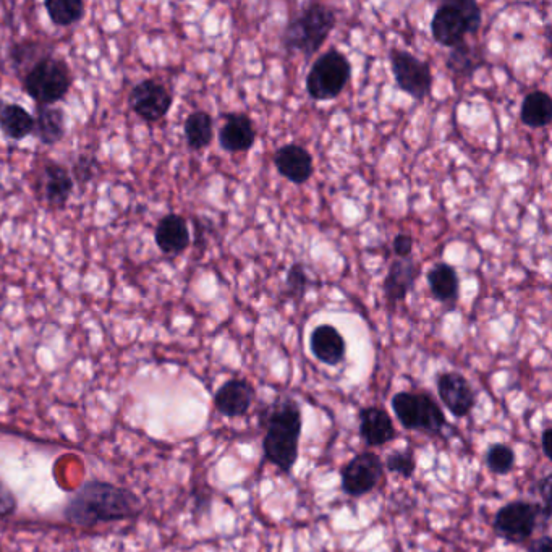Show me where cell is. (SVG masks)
Here are the masks:
<instances>
[{"label":"cell","instance_id":"d590c367","mask_svg":"<svg viewBox=\"0 0 552 552\" xmlns=\"http://www.w3.org/2000/svg\"><path fill=\"white\" fill-rule=\"evenodd\" d=\"M530 552H552V538L549 535L541 536L530 544Z\"/></svg>","mask_w":552,"mask_h":552},{"label":"cell","instance_id":"e575fe53","mask_svg":"<svg viewBox=\"0 0 552 552\" xmlns=\"http://www.w3.org/2000/svg\"><path fill=\"white\" fill-rule=\"evenodd\" d=\"M392 247H394V253L397 255V258H410L413 251L412 235H397V237L394 238V242H392Z\"/></svg>","mask_w":552,"mask_h":552},{"label":"cell","instance_id":"4316f807","mask_svg":"<svg viewBox=\"0 0 552 552\" xmlns=\"http://www.w3.org/2000/svg\"><path fill=\"white\" fill-rule=\"evenodd\" d=\"M47 15L57 26H72L85 17V2L81 0H47L44 2Z\"/></svg>","mask_w":552,"mask_h":552},{"label":"cell","instance_id":"5bb4252c","mask_svg":"<svg viewBox=\"0 0 552 552\" xmlns=\"http://www.w3.org/2000/svg\"><path fill=\"white\" fill-rule=\"evenodd\" d=\"M39 195L49 208L62 209L72 196V174L57 162H47L39 175Z\"/></svg>","mask_w":552,"mask_h":552},{"label":"cell","instance_id":"7a4b0ae2","mask_svg":"<svg viewBox=\"0 0 552 552\" xmlns=\"http://www.w3.org/2000/svg\"><path fill=\"white\" fill-rule=\"evenodd\" d=\"M303 417L297 400L285 399L271 408L263 438L264 459L282 473L292 472L300 452Z\"/></svg>","mask_w":552,"mask_h":552},{"label":"cell","instance_id":"cb8c5ba5","mask_svg":"<svg viewBox=\"0 0 552 552\" xmlns=\"http://www.w3.org/2000/svg\"><path fill=\"white\" fill-rule=\"evenodd\" d=\"M520 119L530 128L548 127L552 120L551 96L544 91H531L523 99Z\"/></svg>","mask_w":552,"mask_h":552},{"label":"cell","instance_id":"d4e9b609","mask_svg":"<svg viewBox=\"0 0 552 552\" xmlns=\"http://www.w3.org/2000/svg\"><path fill=\"white\" fill-rule=\"evenodd\" d=\"M183 132H185L188 146L193 151L208 148L214 138L213 117L204 111L192 112L185 120Z\"/></svg>","mask_w":552,"mask_h":552},{"label":"cell","instance_id":"44dd1931","mask_svg":"<svg viewBox=\"0 0 552 552\" xmlns=\"http://www.w3.org/2000/svg\"><path fill=\"white\" fill-rule=\"evenodd\" d=\"M65 112L56 106H36L34 135L43 145L54 146L64 140Z\"/></svg>","mask_w":552,"mask_h":552},{"label":"cell","instance_id":"2e32d148","mask_svg":"<svg viewBox=\"0 0 552 552\" xmlns=\"http://www.w3.org/2000/svg\"><path fill=\"white\" fill-rule=\"evenodd\" d=\"M274 164L277 172L295 185L308 182L315 172L310 151L295 143L277 149L274 154Z\"/></svg>","mask_w":552,"mask_h":552},{"label":"cell","instance_id":"ffe728a7","mask_svg":"<svg viewBox=\"0 0 552 552\" xmlns=\"http://www.w3.org/2000/svg\"><path fill=\"white\" fill-rule=\"evenodd\" d=\"M418 268L412 258H399L391 264L384 281V295L387 302L400 303L407 298L408 292L413 289L417 281Z\"/></svg>","mask_w":552,"mask_h":552},{"label":"cell","instance_id":"4dcf8cb0","mask_svg":"<svg viewBox=\"0 0 552 552\" xmlns=\"http://www.w3.org/2000/svg\"><path fill=\"white\" fill-rule=\"evenodd\" d=\"M96 172H99V162L94 156H80L73 166V182L90 183Z\"/></svg>","mask_w":552,"mask_h":552},{"label":"cell","instance_id":"8992f818","mask_svg":"<svg viewBox=\"0 0 552 552\" xmlns=\"http://www.w3.org/2000/svg\"><path fill=\"white\" fill-rule=\"evenodd\" d=\"M25 91L38 106H52L67 96L73 85V75L64 60L47 56L22 78Z\"/></svg>","mask_w":552,"mask_h":552},{"label":"cell","instance_id":"277c9868","mask_svg":"<svg viewBox=\"0 0 552 552\" xmlns=\"http://www.w3.org/2000/svg\"><path fill=\"white\" fill-rule=\"evenodd\" d=\"M483 23V13L475 0H449L439 5L431 20V34L444 47L465 43L468 34H476Z\"/></svg>","mask_w":552,"mask_h":552},{"label":"cell","instance_id":"836d02e7","mask_svg":"<svg viewBox=\"0 0 552 552\" xmlns=\"http://www.w3.org/2000/svg\"><path fill=\"white\" fill-rule=\"evenodd\" d=\"M551 475H546L541 478L538 483V491L541 493V499H543V517L546 522L551 519Z\"/></svg>","mask_w":552,"mask_h":552},{"label":"cell","instance_id":"d6a6232c","mask_svg":"<svg viewBox=\"0 0 552 552\" xmlns=\"http://www.w3.org/2000/svg\"><path fill=\"white\" fill-rule=\"evenodd\" d=\"M18 509V499L4 480H0V519L12 517Z\"/></svg>","mask_w":552,"mask_h":552},{"label":"cell","instance_id":"8d00e7d4","mask_svg":"<svg viewBox=\"0 0 552 552\" xmlns=\"http://www.w3.org/2000/svg\"><path fill=\"white\" fill-rule=\"evenodd\" d=\"M551 436V428H546L543 433H541V449H543V454L546 459H551V452H549V439H551Z\"/></svg>","mask_w":552,"mask_h":552},{"label":"cell","instance_id":"6da1fadb","mask_svg":"<svg viewBox=\"0 0 552 552\" xmlns=\"http://www.w3.org/2000/svg\"><path fill=\"white\" fill-rule=\"evenodd\" d=\"M143 512V502L130 489L106 481H86L68 499L64 509L67 522L75 527L93 528L99 523L124 522Z\"/></svg>","mask_w":552,"mask_h":552},{"label":"cell","instance_id":"4fadbf2b","mask_svg":"<svg viewBox=\"0 0 552 552\" xmlns=\"http://www.w3.org/2000/svg\"><path fill=\"white\" fill-rule=\"evenodd\" d=\"M255 387L247 379H229L214 394V407L227 418H242L255 402Z\"/></svg>","mask_w":552,"mask_h":552},{"label":"cell","instance_id":"30bf717a","mask_svg":"<svg viewBox=\"0 0 552 552\" xmlns=\"http://www.w3.org/2000/svg\"><path fill=\"white\" fill-rule=\"evenodd\" d=\"M391 68L400 90L417 101L428 98L433 88V73L426 62L394 47L391 51Z\"/></svg>","mask_w":552,"mask_h":552},{"label":"cell","instance_id":"484cf974","mask_svg":"<svg viewBox=\"0 0 552 552\" xmlns=\"http://www.w3.org/2000/svg\"><path fill=\"white\" fill-rule=\"evenodd\" d=\"M47 56H52L51 52L47 51L41 41H34V39H25L20 43L12 44L9 49L13 67L22 73V78L30 72L34 65L46 59Z\"/></svg>","mask_w":552,"mask_h":552},{"label":"cell","instance_id":"52a82bcc","mask_svg":"<svg viewBox=\"0 0 552 552\" xmlns=\"http://www.w3.org/2000/svg\"><path fill=\"white\" fill-rule=\"evenodd\" d=\"M350 77L352 65L349 59L337 49H331L319 56L311 67L306 77V91L315 101H329L342 94L345 86L349 85Z\"/></svg>","mask_w":552,"mask_h":552},{"label":"cell","instance_id":"603a6c76","mask_svg":"<svg viewBox=\"0 0 552 552\" xmlns=\"http://www.w3.org/2000/svg\"><path fill=\"white\" fill-rule=\"evenodd\" d=\"M428 284L438 302L449 305L459 298V276L451 264L438 263L429 269Z\"/></svg>","mask_w":552,"mask_h":552},{"label":"cell","instance_id":"83f0119b","mask_svg":"<svg viewBox=\"0 0 552 552\" xmlns=\"http://www.w3.org/2000/svg\"><path fill=\"white\" fill-rule=\"evenodd\" d=\"M481 65H483V59L478 56V52L473 51L472 47L465 43L454 47V51L447 59V68H451L452 72L457 75H465V77H472L473 72Z\"/></svg>","mask_w":552,"mask_h":552},{"label":"cell","instance_id":"3957f363","mask_svg":"<svg viewBox=\"0 0 552 552\" xmlns=\"http://www.w3.org/2000/svg\"><path fill=\"white\" fill-rule=\"evenodd\" d=\"M336 23L334 10L329 9L327 5L313 2L306 5L305 9L285 26L282 44L289 51L303 52L306 57L315 56L326 43Z\"/></svg>","mask_w":552,"mask_h":552},{"label":"cell","instance_id":"9a60e30c","mask_svg":"<svg viewBox=\"0 0 552 552\" xmlns=\"http://www.w3.org/2000/svg\"><path fill=\"white\" fill-rule=\"evenodd\" d=\"M360 420V438L368 447L386 446L397 438L391 415L378 405L363 407L358 412Z\"/></svg>","mask_w":552,"mask_h":552},{"label":"cell","instance_id":"7402d4cb","mask_svg":"<svg viewBox=\"0 0 552 552\" xmlns=\"http://www.w3.org/2000/svg\"><path fill=\"white\" fill-rule=\"evenodd\" d=\"M0 130L13 141L33 135L34 117L25 107L12 102H0Z\"/></svg>","mask_w":552,"mask_h":552},{"label":"cell","instance_id":"74e56055","mask_svg":"<svg viewBox=\"0 0 552 552\" xmlns=\"http://www.w3.org/2000/svg\"><path fill=\"white\" fill-rule=\"evenodd\" d=\"M0 192H2V185H0Z\"/></svg>","mask_w":552,"mask_h":552},{"label":"cell","instance_id":"8fae6325","mask_svg":"<svg viewBox=\"0 0 552 552\" xmlns=\"http://www.w3.org/2000/svg\"><path fill=\"white\" fill-rule=\"evenodd\" d=\"M128 102L140 119L153 124L169 114L172 94L156 80H143L133 88Z\"/></svg>","mask_w":552,"mask_h":552},{"label":"cell","instance_id":"1f68e13d","mask_svg":"<svg viewBox=\"0 0 552 552\" xmlns=\"http://www.w3.org/2000/svg\"><path fill=\"white\" fill-rule=\"evenodd\" d=\"M308 284H310V279H308V274H306L303 264H293L292 268L289 269V274H287L289 289L292 290V293L298 295V297H303Z\"/></svg>","mask_w":552,"mask_h":552},{"label":"cell","instance_id":"f1b7e54d","mask_svg":"<svg viewBox=\"0 0 552 552\" xmlns=\"http://www.w3.org/2000/svg\"><path fill=\"white\" fill-rule=\"evenodd\" d=\"M486 467L494 475H509L515 468V452L507 444L496 442L489 447L485 457Z\"/></svg>","mask_w":552,"mask_h":552},{"label":"cell","instance_id":"f546056e","mask_svg":"<svg viewBox=\"0 0 552 552\" xmlns=\"http://www.w3.org/2000/svg\"><path fill=\"white\" fill-rule=\"evenodd\" d=\"M386 468L395 475L402 476L404 480H410L417 470V459L410 449L407 451H395L386 457Z\"/></svg>","mask_w":552,"mask_h":552},{"label":"cell","instance_id":"ba28073f","mask_svg":"<svg viewBox=\"0 0 552 552\" xmlns=\"http://www.w3.org/2000/svg\"><path fill=\"white\" fill-rule=\"evenodd\" d=\"M543 515V506L536 502L514 501L497 510L494 517V533L510 544H525L535 533Z\"/></svg>","mask_w":552,"mask_h":552},{"label":"cell","instance_id":"9c48e42d","mask_svg":"<svg viewBox=\"0 0 552 552\" xmlns=\"http://www.w3.org/2000/svg\"><path fill=\"white\" fill-rule=\"evenodd\" d=\"M383 476L384 463L381 457L371 451L360 452L342 468L340 486L347 496L363 497L376 489Z\"/></svg>","mask_w":552,"mask_h":552},{"label":"cell","instance_id":"7c38bea8","mask_svg":"<svg viewBox=\"0 0 552 552\" xmlns=\"http://www.w3.org/2000/svg\"><path fill=\"white\" fill-rule=\"evenodd\" d=\"M439 399L455 418H465L470 415L476 405V392L468 379L455 371L441 373L436 379Z\"/></svg>","mask_w":552,"mask_h":552},{"label":"cell","instance_id":"d6986e66","mask_svg":"<svg viewBox=\"0 0 552 552\" xmlns=\"http://www.w3.org/2000/svg\"><path fill=\"white\" fill-rule=\"evenodd\" d=\"M310 349L324 365L336 366L344 361L347 342L336 327L323 324L311 332Z\"/></svg>","mask_w":552,"mask_h":552},{"label":"cell","instance_id":"5b68a950","mask_svg":"<svg viewBox=\"0 0 552 552\" xmlns=\"http://www.w3.org/2000/svg\"><path fill=\"white\" fill-rule=\"evenodd\" d=\"M391 405L400 425L408 431L438 436L447 426L446 415L429 392H397Z\"/></svg>","mask_w":552,"mask_h":552},{"label":"cell","instance_id":"e0dca14e","mask_svg":"<svg viewBox=\"0 0 552 552\" xmlns=\"http://www.w3.org/2000/svg\"><path fill=\"white\" fill-rule=\"evenodd\" d=\"M154 240H156L159 250L166 255L183 253L192 242L185 217L179 216V214H167L162 217L156 227V232H154Z\"/></svg>","mask_w":552,"mask_h":552},{"label":"cell","instance_id":"ac0fdd59","mask_svg":"<svg viewBox=\"0 0 552 552\" xmlns=\"http://www.w3.org/2000/svg\"><path fill=\"white\" fill-rule=\"evenodd\" d=\"M256 130L245 114L226 115V122L219 130V143L227 153H245L255 145Z\"/></svg>","mask_w":552,"mask_h":552}]
</instances>
